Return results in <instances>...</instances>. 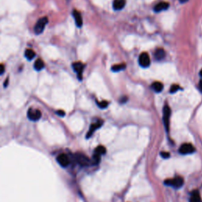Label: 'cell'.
Segmentation results:
<instances>
[{
	"instance_id": "cell-1",
	"label": "cell",
	"mask_w": 202,
	"mask_h": 202,
	"mask_svg": "<svg viewBox=\"0 0 202 202\" xmlns=\"http://www.w3.org/2000/svg\"><path fill=\"white\" fill-rule=\"evenodd\" d=\"M48 22V19L47 17H43L37 21L36 22V25L34 27V31H35V33L36 35H40L42 32H44V29H45V26L47 25Z\"/></svg>"
},
{
	"instance_id": "cell-2",
	"label": "cell",
	"mask_w": 202,
	"mask_h": 202,
	"mask_svg": "<svg viewBox=\"0 0 202 202\" xmlns=\"http://www.w3.org/2000/svg\"><path fill=\"white\" fill-rule=\"evenodd\" d=\"M170 108L168 105H165L163 109V124L167 132L169 131V127H170Z\"/></svg>"
},
{
	"instance_id": "cell-3",
	"label": "cell",
	"mask_w": 202,
	"mask_h": 202,
	"mask_svg": "<svg viewBox=\"0 0 202 202\" xmlns=\"http://www.w3.org/2000/svg\"><path fill=\"white\" fill-rule=\"evenodd\" d=\"M183 183H184L183 178L179 176L172 178V179H167V180L165 181V184L167 185V186H172V187L176 189L182 187V186H183Z\"/></svg>"
},
{
	"instance_id": "cell-4",
	"label": "cell",
	"mask_w": 202,
	"mask_h": 202,
	"mask_svg": "<svg viewBox=\"0 0 202 202\" xmlns=\"http://www.w3.org/2000/svg\"><path fill=\"white\" fill-rule=\"evenodd\" d=\"M75 160L78 164L81 166H88L91 163V161L83 153H77L75 154Z\"/></svg>"
},
{
	"instance_id": "cell-5",
	"label": "cell",
	"mask_w": 202,
	"mask_h": 202,
	"mask_svg": "<svg viewBox=\"0 0 202 202\" xmlns=\"http://www.w3.org/2000/svg\"><path fill=\"white\" fill-rule=\"evenodd\" d=\"M139 64L141 66V67L146 68L148 66H149L150 65V58L149 56L147 53L144 52V53H141L139 56Z\"/></svg>"
},
{
	"instance_id": "cell-6",
	"label": "cell",
	"mask_w": 202,
	"mask_h": 202,
	"mask_svg": "<svg viewBox=\"0 0 202 202\" xmlns=\"http://www.w3.org/2000/svg\"><path fill=\"white\" fill-rule=\"evenodd\" d=\"M72 66H73V70L77 73V77L79 78V80L82 79V73L85 68V65L81 63V62H73Z\"/></svg>"
},
{
	"instance_id": "cell-7",
	"label": "cell",
	"mask_w": 202,
	"mask_h": 202,
	"mask_svg": "<svg viewBox=\"0 0 202 202\" xmlns=\"http://www.w3.org/2000/svg\"><path fill=\"white\" fill-rule=\"evenodd\" d=\"M27 115H28V118L30 120H32V121H38L41 118V112L37 109L34 110L32 108H30V109H29Z\"/></svg>"
},
{
	"instance_id": "cell-8",
	"label": "cell",
	"mask_w": 202,
	"mask_h": 202,
	"mask_svg": "<svg viewBox=\"0 0 202 202\" xmlns=\"http://www.w3.org/2000/svg\"><path fill=\"white\" fill-rule=\"evenodd\" d=\"M56 160H57L58 163L62 167H66L69 164V157L67 155L64 154V153L59 155L56 158Z\"/></svg>"
},
{
	"instance_id": "cell-9",
	"label": "cell",
	"mask_w": 202,
	"mask_h": 202,
	"mask_svg": "<svg viewBox=\"0 0 202 202\" xmlns=\"http://www.w3.org/2000/svg\"><path fill=\"white\" fill-rule=\"evenodd\" d=\"M195 149L191 144H183L179 149V153L182 155H187L191 154L194 153Z\"/></svg>"
},
{
	"instance_id": "cell-10",
	"label": "cell",
	"mask_w": 202,
	"mask_h": 202,
	"mask_svg": "<svg viewBox=\"0 0 202 202\" xmlns=\"http://www.w3.org/2000/svg\"><path fill=\"white\" fill-rule=\"evenodd\" d=\"M102 125H103V121H101V120H98L96 123L92 124L91 126H90V128H89V132H88L86 137L89 138V137H91L92 135H93V133H94V132H95L97 129H99V127H100Z\"/></svg>"
},
{
	"instance_id": "cell-11",
	"label": "cell",
	"mask_w": 202,
	"mask_h": 202,
	"mask_svg": "<svg viewBox=\"0 0 202 202\" xmlns=\"http://www.w3.org/2000/svg\"><path fill=\"white\" fill-rule=\"evenodd\" d=\"M73 16L74 18V21H75L76 25L77 27H81L82 25H83V19H82V17H81V14L79 11L74 10L73 11Z\"/></svg>"
},
{
	"instance_id": "cell-12",
	"label": "cell",
	"mask_w": 202,
	"mask_h": 202,
	"mask_svg": "<svg viewBox=\"0 0 202 202\" xmlns=\"http://www.w3.org/2000/svg\"><path fill=\"white\" fill-rule=\"evenodd\" d=\"M169 7V3L166 2H159L158 4H157L154 7V10L156 12H160V11H163L166 10Z\"/></svg>"
},
{
	"instance_id": "cell-13",
	"label": "cell",
	"mask_w": 202,
	"mask_h": 202,
	"mask_svg": "<svg viewBox=\"0 0 202 202\" xmlns=\"http://www.w3.org/2000/svg\"><path fill=\"white\" fill-rule=\"evenodd\" d=\"M190 202H202L201 197H200V193H199V191L194 190V192L191 194Z\"/></svg>"
},
{
	"instance_id": "cell-14",
	"label": "cell",
	"mask_w": 202,
	"mask_h": 202,
	"mask_svg": "<svg viewBox=\"0 0 202 202\" xmlns=\"http://www.w3.org/2000/svg\"><path fill=\"white\" fill-rule=\"evenodd\" d=\"M126 0H114L113 8L115 10H120L125 6Z\"/></svg>"
},
{
	"instance_id": "cell-15",
	"label": "cell",
	"mask_w": 202,
	"mask_h": 202,
	"mask_svg": "<svg viewBox=\"0 0 202 202\" xmlns=\"http://www.w3.org/2000/svg\"><path fill=\"white\" fill-rule=\"evenodd\" d=\"M154 56L156 58V59L160 61V60H162L163 58L165 57V52L164 50L162 49V48H159V49L156 50L155 52Z\"/></svg>"
},
{
	"instance_id": "cell-16",
	"label": "cell",
	"mask_w": 202,
	"mask_h": 202,
	"mask_svg": "<svg viewBox=\"0 0 202 202\" xmlns=\"http://www.w3.org/2000/svg\"><path fill=\"white\" fill-rule=\"evenodd\" d=\"M152 88L154 90L155 92H157V93H160L162 92L163 89V85L161 82H159V81H156L152 85Z\"/></svg>"
},
{
	"instance_id": "cell-17",
	"label": "cell",
	"mask_w": 202,
	"mask_h": 202,
	"mask_svg": "<svg viewBox=\"0 0 202 202\" xmlns=\"http://www.w3.org/2000/svg\"><path fill=\"white\" fill-rule=\"evenodd\" d=\"M34 68H35L36 70H38V71H40V70L44 69V62H43V60L40 59H38L35 62V63H34Z\"/></svg>"
},
{
	"instance_id": "cell-18",
	"label": "cell",
	"mask_w": 202,
	"mask_h": 202,
	"mask_svg": "<svg viewBox=\"0 0 202 202\" xmlns=\"http://www.w3.org/2000/svg\"><path fill=\"white\" fill-rule=\"evenodd\" d=\"M25 56L28 60H32L33 59L34 57L36 56V53L34 52L33 50L32 49H27L25 50Z\"/></svg>"
},
{
	"instance_id": "cell-19",
	"label": "cell",
	"mask_w": 202,
	"mask_h": 202,
	"mask_svg": "<svg viewBox=\"0 0 202 202\" xmlns=\"http://www.w3.org/2000/svg\"><path fill=\"white\" fill-rule=\"evenodd\" d=\"M126 68L125 64H117V65H114L111 67V70L114 72H119L124 69Z\"/></svg>"
},
{
	"instance_id": "cell-20",
	"label": "cell",
	"mask_w": 202,
	"mask_h": 202,
	"mask_svg": "<svg viewBox=\"0 0 202 202\" xmlns=\"http://www.w3.org/2000/svg\"><path fill=\"white\" fill-rule=\"evenodd\" d=\"M106 153V149L103 146H98L96 149H95V154L99 155V156H101V155L105 154Z\"/></svg>"
},
{
	"instance_id": "cell-21",
	"label": "cell",
	"mask_w": 202,
	"mask_h": 202,
	"mask_svg": "<svg viewBox=\"0 0 202 202\" xmlns=\"http://www.w3.org/2000/svg\"><path fill=\"white\" fill-rule=\"evenodd\" d=\"M108 104H109L108 102L106 100H103L101 101V102H97V105L99 106L100 108H106V107L108 106Z\"/></svg>"
},
{
	"instance_id": "cell-22",
	"label": "cell",
	"mask_w": 202,
	"mask_h": 202,
	"mask_svg": "<svg viewBox=\"0 0 202 202\" xmlns=\"http://www.w3.org/2000/svg\"><path fill=\"white\" fill-rule=\"evenodd\" d=\"M179 89H180V87H179L178 85H171V87H170V93H176V92L178 91Z\"/></svg>"
},
{
	"instance_id": "cell-23",
	"label": "cell",
	"mask_w": 202,
	"mask_h": 202,
	"mask_svg": "<svg viewBox=\"0 0 202 202\" xmlns=\"http://www.w3.org/2000/svg\"><path fill=\"white\" fill-rule=\"evenodd\" d=\"M160 155H161V157L164 159H167L169 157H170V154H169L167 152H163V153H161Z\"/></svg>"
},
{
	"instance_id": "cell-24",
	"label": "cell",
	"mask_w": 202,
	"mask_h": 202,
	"mask_svg": "<svg viewBox=\"0 0 202 202\" xmlns=\"http://www.w3.org/2000/svg\"><path fill=\"white\" fill-rule=\"evenodd\" d=\"M56 114L59 116H60V117H63L64 115H65V111H62V110H59V111H56Z\"/></svg>"
},
{
	"instance_id": "cell-25",
	"label": "cell",
	"mask_w": 202,
	"mask_h": 202,
	"mask_svg": "<svg viewBox=\"0 0 202 202\" xmlns=\"http://www.w3.org/2000/svg\"><path fill=\"white\" fill-rule=\"evenodd\" d=\"M4 71H5L4 66L2 65V64H0V75H2V73H4Z\"/></svg>"
},
{
	"instance_id": "cell-26",
	"label": "cell",
	"mask_w": 202,
	"mask_h": 202,
	"mask_svg": "<svg viewBox=\"0 0 202 202\" xmlns=\"http://www.w3.org/2000/svg\"><path fill=\"white\" fill-rule=\"evenodd\" d=\"M8 82H9V78H7V79L6 80V81L4 82V87H7L8 86Z\"/></svg>"
},
{
	"instance_id": "cell-27",
	"label": "cell",
	"mask_w": 202,
	"mask_h": 202,
	"mask_svg": "<svg viewBox=\"0 0 202 202\" xmlns=\"http://www.w3.org/2000/svg\"><path fill=\"white\" fill-rule=\"evenodd\" d=\"M199 89H200V91L202 92V80H200V83H199Z\"/></svg>"
},
{
	"instance_id": "cell-28",
	"label": "cell",
	"mask_w": 202,
	"mask_h": 202,
	"mask_svg": "<svg viewBox=\"0 0 202 202\" xmlns=\"http://www.w3.org/2000/svg\"><path fill=\"white\" fill-rule=\"evenodd\" d=\"M200 76L202 77V69H200Z\"/></svg>"
},
{
	"instance_id": "cell-29",
	"label": "cell",
	"mask_w": 202,
	"mask_h": 202,
	"mask_svg": "<svg viewBox=\"0 0 202 202\" xmlns=\"http://www.w3.org/2000/svg\"><path fill=\"white\" fill-rule=\"evenodd\" d=\"M180 1L182 2H186V1H187V0H180Z\"/></svg>"
}]
</instances>
